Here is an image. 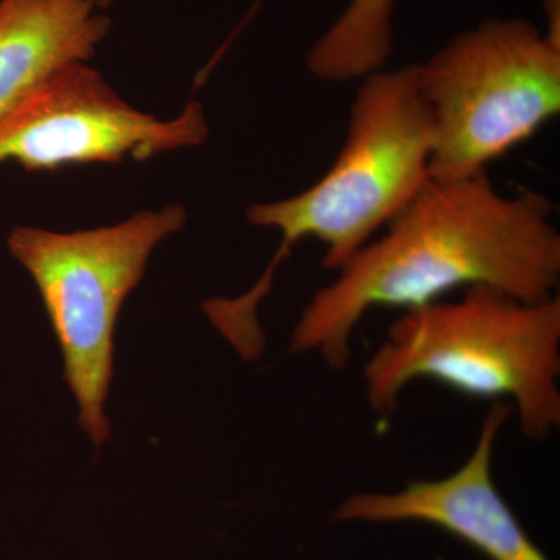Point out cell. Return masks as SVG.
Returning a JSON list of instances; mask_svg holds the SVG:
<instances>
[{
    "label": "cell",
    "instance_id": "8992f818",
    "mask_svg": "<svg viewBox=\"0 0 560 560\" xmlns=\"http://www.w3.org/2000/svg\"><path fill=\"white\" fill-rule=\"evenodd\" d=\"M201 103L161 120L136 109L88 62L55 73L31 97L0 117V164L25 171L145 161L200 145L208 138Z\"/></svg>",
    "mask_w": 560,
    "mask_h": 560
},
{
    "label": "cell",
    "instance_id": "ba28073f",
    "mask_svg": "<svg viewBox=\"0 0 560 560\" xmlns=\"http://www.w3.org/2000/svg\"><path fill=\"white\" fill-rule=\"evenodd\" d=\"M94 0H0V117L60 70L88 62L110 28Z\"/></svg>",
    "mask_w": 560,
    "mask_h": 560
},
{
    "label": "cell",
    "instance_id": "8fae6325",
    "mask_svg": "<svg viewBox=\"0 0 560 560\" xmlns=\"http://www.w3.org/2000/svg\"><path fill=\"white\" fill-rule=\"evenodd\" d=\"M261 0H257L256 5H254V10L250 11L248 14V18H246L245 22H248L250 20V16H253L254 13H256V10L259 9Z\"/></svg>",
    "mask_w": 560,
    "mask_h": 560
},
{
    "label": "cell",
    "instance_id": "7a4b0ae2",
    "mask_svg": "<svg viewBox=\"0 0 560 560\" xmlns=\"http://www.w3.org/2000/svg\"><path fill=\"white\" fill-rule=\"evenodd\" d=\"M431 158L433 127L418 65L364 77L329 171L301 194L246 210L253 226L279 232L278 253L245 294L205 302L210 323L243 359H257L265 348L257 311L291 248L313 238L324 246L323 267L340 270L430 183Z\"/></svg>",
    "mask_w": 560,
    "mask_h": 560
},
{
    "label": "cell",
    "instance_id": "9c48e42d",
    "mask_svg": "<svg viewBox=\"0 0 560 560\" xmlns=\"http://www.w3.org/2000/svg\"><path fill=\"white\" fill-rule=\"evenodd\" d=\"M394 0H352L315 44L307 66L316 79L349 81L385 68L393 50Z\"/></svg>",
    "mask_w": 560,
    "mask_h": 560
},
{
    "label": "cell",
    "instance_id": "6da1fadb",
    "mask_svg": "<svg viewBox=\"0 0 560 560\" xmlns=\"http://www.w3.org/2000/svg\"><path fill=\"white\" fill-rule=\"evenodd\" d=\"M536 190L500 194L488 172L431 179L305 305L290 348L330 368L348 364L361 319L377 307H422L455 290L489 287L517 300L558 296L560 234Z\"/></svg>",
    "mask_w": 560,
    "mask_h": 560
},
{
    "label": "cell",
    "instance_id": "277c9868",
    "mask_svg": "<svg viewBox=\"0 0 560 560\" xmlns=\"http://www.w3.org/2000/svg\"><path fill=\"white\" fill-rule=\"evenodd\" d=\"M186 221V209L171 205L95 230L18 226L9 235L11 256L32 276L49 315L79 423L97 447L110 436L105 407L121 305L142 280L154 248Z\"/></svg>",
    "mask_w": 560,
    "mask_h": 560
},
{
    "label": "cell",
    "instance_id": "52a82bcc",
    "mask_svg": "<svg viewBox=\"0 0 560 560\" xmlns=\"http://www.w3.org/2000/svg\"><path fill=\"white\" fill-rule=\"evenodd\" d=\"M512 407L493 401L474 451L447 477L418 480L397 492L353 493L334 521L389 525L422 523L445 530L488 560H550L534 544L493 480V453Z\"/></svg>",
    "mask_w": 560,
    "mask_h": 560
},
{
    "label": "cell",
    "instance_id": "30bf717a",
    "mask_svg": "<svg viewBox=\"0 0 560 560\" xmlns=\"http://www.w3.org/2000/svg\"><path fill=\"white\" fill-rule=\"evenodd\" d=\"M95 5H97V9H108L110 3L114 2V0H94Z\"/></svg>",
    "mask_w": 560,
    "mask_h": 560
},
{
    "label": "cell",
    "instance_id": "3957f363",
    "mask_svg": "<svg viewBox=\"0 0 560 560\" xmlns=\"http://www.w3.org/2000/svg\"><path fill=\"white\" fill-rule=\"evenodd\" d=\"M418 381L510 404L523 436L547 440L560 427L559 296L526 302L474 287L459 300L405 311L364 363L368 404L388 416Z\"/></svg>",
    "mask_w": 560,
    "mask_h": 560
},
{
    "label": "cell",
    "instance_id": "5b68a950",
    "mask_svg": "<svg viewBox=\"0 0 560 560\" xmlns=\"http://www.w3.org/2000/svg\"><path fill=\"white\" fill-rule=\"evenodd\" d=\"M433 127L431 179L469 178L560 113V39L490 20L418 65Z\"/></svg>",
    "mask_w": 560,
    "mask_h": 560
}]
</instances>
